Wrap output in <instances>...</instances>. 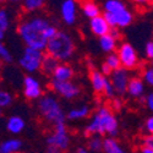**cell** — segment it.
Returning a JSON list of instances; mask_svg holds the SVG:
<instances>
[{"label":"cell","mask_w":153,"mask_h":153,"mask_svg":"<svg viewBox=\"0 0 153 153\" xmlns=\"http://www.w3.org/2000/svg\"><path fill=\"white\" fill-rule=\"evenodd\" d=\"M58 32V28L43 16L31 15L17 25V34L26 48L44 52L48 41Z\"/></svg>","instance_id":"obj_1"},{"label":"cell","mask_w":153,"mask_h":153,"mask_svg":"<svg viewBox=\"0 0 153 153\" xmlns=\"http://www.w3.org/2000/svg\"><path fill=\"white\" fill-rule=\"evenodd\" d=\"M118 132H119L118 119L108 104L100 105L96 110L91 121L85 126V130H83V134L87 137L108 135L107 137L115 138Z\"/></svg>","instance_id":"obj_2"},{"label":"cell","mask_w":153,"mask_h":153,"mask_svg":"<svg viewBox=\"0 0 153 153\" xmlns=\"http://www.w3.org/2000/svg\"><path fill=\"white\" fill-rule=\"evenodd\" d=\"M110 28L123 30L129 27L134 22L135 16L127 5L120 0H107L103 4V14Z\"/></svg>","instance_id":"obj_3"},{"label":"cell","mask_w":153,"mask_h":153,"mask_svg":"<svg viewBox=\"0 0 153 153\" xmlns=\"http://www.w3.org/2000/svg\"><path fill=\"white\" fill-rule=\"evenodd\" d=\"M76 50L72 37L65 31H59L48 41L44 52L45 54L53 56L59 62H66L74 56Z\"/></svg>","instance_id":"obj_4"},{"label":"cell","mask_w":153,"mask_h":153,"mask_svg":"<svg viewBox=\"0 0 153 153\" xmlns=\"http://www.w3.org/2000/svg\"><path fill=\"white\" fill-rule=\"evenodd\" d=\"M38 111L41 118L47 124H62L65 123V113L58 98L53 94H43L38 99Z\"/></svg>","instance_id":"obj_5"},{"label":"cell","mask_w":153,"mask_h":153,"mask_svg":"<svg viewBox=\"0 0 153 153\" xmlns=\"http://www.w3.org/2000/svg\"><path fill=\"white\" fill-rule=\"evenodd\" d=\"M115 53L120 60V65L123 69L127 71H132L138 69L140 65V58L137 55V52L135 47L130 44L129 42H121L118 44V48L115 50Z\"/></svg>","instance_id":"obj_6"},{"label":"cell","mask_w":153,"mask_h":153,"mask_svg":"<svg viewBox=\"0 0 153 153\" xmlns=\"http://www.w3.org/2000/svg\"><path fill=\"white\" fill-rule=\"evenodd\" d=\"M47 143L49 148L56 149L59 152H65L70 147V134L65 123L54 125L53 131L47 137Z\"/></svg>","instance_id":"obj_7"},{"label":"cell","mask_w":153,"mask_h":153,"mask_svg":"<svg viewBox=\"0 0 153 153\" xmlns=\"http://www.w3.org/2000/svg\"><path fill=\"white\" fill-rule=\"evenodd\" d=\"M43 55H44V52H41V50H36L32 48H25L22 55L19 59V65L28 75L38 72L41 69V62H42Z\"/></svg>","instance_id":"obj_8"},{"label":"cell","mask_w":153,"mask_h":153,"mask_svg":"<svg viewBox=\"0 0 153 153\" xmlns=\"http://www.w3.org/2000/svg\"><path fill=\"white\" fill-rule=\"evenodd\" d=\"M49 88L55 94L65 98V99H74L76 97H79L81 93V87L77 83H75L74 81L59 82L55 80H50Z\"/></svg>","instance_id":"obj_9"},{"label":"cell","mask_w":153,"mask_h":153,"mask_svg":"<svg viewBox=\"0 0 153 153\" xmlns=\"http://www.w3.org/2000/svg\"><path fill=\"white\" fill-rule=\"evenodd\" d=\"M108 79L114 88L115 96L123 98V96L126 94V88H127V83H129L131 79V72L120 68L115 71H113Z\"/></svg>","instance_id":"obj_10"},{"label":"cell","mask_w":153,"mask_h":153,"mask_svg":"<svg viewBox=\"0 0 153 153\" xmlns=\"http://www.w3.org/2000/svg\"><path fill=\"white\" fill-rule=\"evenodd\" d=\"M23 96L28 100H38L43 96V87L34 76L27 75L23 79Z\"/></svg>","instance_id":"obj_11"},{"label":"cell","mask_w":153,"mask_h":153,"mask_svg":"<svg viewBox=\"0 0 153 153\" xmlns=\"http://www.w3.org/2000/svg\"><path fill=\"white\" fill-rule=\"evenodd\" d=\"M60 15L66 25H74L77 19V4L74 0H64L60 5Z\"/></svg>","instance_id":"obj_12"},{"label":"cell","mask_w":153,"mask_h":153,"mask_svg":"<svg viewBox=\"0 0 153 153\" xmlns=\"http://www.w3.org/2000/svg\"><path fill=\"white\" fill-rule=\"evenodd\" d=\"M74 76H75V71L71 65H69L68 62H59V65L56 66L55 71L52 75V80L59 82H68V81H72Z\"/></svg>","instance_id":"obj_13"},{"label":"cell","mask_w":153,"mask_h":153,"mask_svg":"<svg viewBox=\"0 0 153 153\" xmlns=\"http://www.w3.org/2000/svg\"><path fill=\"white\" fill-rule=\"evenodd\" d=\"M126 94H129L131 98H141L145 96V83L140 76H131V79L127 83Z\"/></svg>","instance_id":"obj_14"},{"label":"cell","mask_w":153,"mask_h":153,"mask_svg":"<svg viewBox=\"0 0 153 153\" xmlns=\"http://www.w3.org/2000/svg\"><path fill=\"white\" fill-rule=\"evenodd\" d=\"M90 30L98 38L103 37V36H105V34H108L110 32L109 25L107 23V21L104 20V17L102 15L90 20Z\"/></svg>","instance_id":"obj_15"},{"label":"cell","mask_w":153,"mask_h":153,"mask_svg":"<svg viewBox=\"0 0 153 153\" xmlns=\"http://www.w3.org/2000/svg\"><path fill=\"white\" fill-rule=\"evenodd\" d=\"M105 80H107V77H104V76L98 71V69L91 68V70H90V81H91L92 90L96 93L102 94V92H103L104 83H105Z\"/></svg>","instance_id":"obj_16"},{"label":"cell","mask_w":153,"mask_h":153,"mask_svg":"<svg viewBox=\"0 0 153 153\" xmlns=\"http://www.w3.org/2000/svg\"><path fill=\"white\" fill-rule=\"evenodd\" d=\"M25 123L23 118L20 115H12L6 120V130L12 135H19L25 130Z\"/></svg>","instance_id":"obj_17"},{"label":"cell","mask_w":153,"mask_h":153,"mask_svg":"<svg viewBox=\"0 0 153 153\" xmlns=\"http://www.w3.org/2000/svg\"><path fill=\"white\" fill-rule=\"evenodd\" d=\"M58 65H59V61L56 59H54L53 56H50V55H48V54L44 53L43 59H42V62H41L39 71L43 75H45V76H52Z\"/></svg>","instance_id":"obj_18"},{"label":"cell","mask_w":153,"mask_h":153,"mask_svg":"<svg viewBox=\"0 0 153 153\" xmlns=\"http://www.w3.org/2000/svg\"><path fill=\"white\" fill-rule=\"evenodd\" d=\"M22 142L19 138H7L0 142V153H20Z\"/></svg>","instance_id":"obj_19"},{"label":"cell","mask_w":153,"mask_h":153,"mask_svg":"<svg viewBox=\"0 0 153 153\" xmlns=\"http://www.w3.org/2000/svg\"><path fill=\"white\" fill-rule=\"evenodd\" d=\"M80 6H81V10L83 12V15L87 19H90V20L102 15L100 6L97 3H94V1H83V3H81Z\"/></svg>","instance_id":"obj_20"},{"label":"cell","mask_w":153,"mask_h":153,"mask_svg":"<svg viewBox=\"0 0 153 153\" xmlns=\"http://www.w3.org/2000/svg\"><path fill=\"white\" fill-rule=\"evenodd\" d=\"M99 47L103 50L104 53L110 54V53H115V50L118 48V41L114 38L111 34H105L103 37L99 38Z\"/></svg>","instance_id":"obj_21"},{"label":"cell","mask_w":153,"mask_h":153,"mask_svg":"<svg viewBox=\"0 0 153 153\" xmlns=\"http://www.w3.org/2000/svg\"><path fill=\"white\" fill-rule=\"evenodd\" d=\"M104 153H127L118 142V140L114 137H105L103 138V148Z\"/></svg>","instance_id":"obj_22"},{"label":"cell","mask_w":153,"mask_h":153,"mask_svg":"<svg viewBox=\"0 0 153 153\" xmlns=\"http://www.w3.org/2000/svg\"><path fill=\"white\" fill-rule=\"evenodd\" d=\"M90 114H91L90 107L88 105H81V107L72 108L71 110H69V113L65 117L69 120H81V119H86Z\"/></svg>","instance_id":"obj_23"},{"label":"cell","mask_w":153,"mask_h":153,"mask_svg":"<svg viewBox=\"0 0 153 153\" xmlns=\"http://www.w3.org/2000/svg\"><path fill=\"white\" fill-rule=\"evenodd\" d=\"M44 5L45 1H43V0H25L22 3V9L27 14H34V12L42 10Z\"/></svg>","instance_id":"obj_24"},{"label":"cell","mask_w":153,"mask_h":153,"mask_svg":"<svg viewBox=\"0 0 153 153\" xmlns=\"http://www.w3.org/2000/svg\"><path fill=\"white\" fill-rule=\"evenodd\" d=\"M103 148V137L102 136H91L87 141V151L91 153H98Z\"/></svg>","instance_id":"obj_25"},{"label":"cell","mask_w":153,"mask_h":153,"mask_svg":"<svg viewBox=\"0 0 153 153\" xmlns=\"http://www.w3.org/2000/svg\"><path fill=\"white\" fill-rule=\"evenodd\" d=\"M104 64L111 70V71H115L118 69L121 68L120 65V60L117 55V53H110V54H107L105 56V60H104Z\"/></svg>","instance_id":"obj_26"},{"label":"cell","mask_w":153,"mask_h":153,"mask_svg":"<svg viewBox=\"0 0 153 153\" xmlns=\"http://www.w3.org/2000/svg\"><path fill=\"white\" fill-rule=\"evenodd\" d=\"M12 102H14V96L10 92L5 91V90H0V109H5L9 108Z\"/></svg>","instance_id":"obj_27"},{"label":"cell","mask_w":153,"mask_h":153,"mask_svg":"<svg viewBox=\"0 0 153 153\" xmlns=\"http://www.w3.org/2000/svg\"><path fill=\"white\" fill-rule=\"evenodd\" d=\"M141 80L143 81V83L152 86L153 85V69L151 65H147L143 68L142 72H141Z\"/></svg>","instance_id":"obj_28"},{"label":"cell","mask_w":153,"mask_h":153,"mask_svg":"<svg viewBox=\"0 0 153 153\" xmlns=\"http://www.w3.org/2000/svg\"><path fill=\"white\" fill-rule=\"evenodd\" d=\"M0 59H1L3 62H12L14 58H12V54L10 53V50L6 48V45L3 43V41H0Z\"/></svg>","instance_id":"obj_29"},{"label":"cell","mask_w":153,"mask_h":153,"mask_svg":"<svg viewBox=\"0 0 153 153\" xmlns=\"http://www.w3.org/2000/svg\"><path fill=\"white\" fill-rule=\"evenodd\" d=\"M10 27V15L6 9H0V28L6 31Z\"/></svg>","instance_id":"obj_30"},{"label":"cell","mask_w":153,"mask_h":153,"mask_svg":"<svg viewBox=\"0 0 153 153\" xmlns=\"http://www.w3.org/2000/svg\"><path fill=\"white\" fill-rule=\"evenodd\" d=\"M102 94H103L105 98L108 99H111L115 97V92H114V88L109 81V79L105 80V83H104V87H103V92H102Z\"/></svg>","instance_id":"obj_31"},{"label":"cell","mask_w":153,"mask_h":153,"mask_svg":"<svg viewBox=\"0 0 153 153\" xmlns=\"http://www.w3.org/2000/svg\"><path fill=\"white\" fill-rule=\"evenodd\" d=\"M108 105H109V108H110L113 111H119V110H121V108H123V98L115 96L114 98L110 99V104H108Z\"/></svg>","instance_id":"obj_32"},{"label":"cell","mask_w":153,"mask_h":153,"mask_svg":"<svg viewBox=\"0 0 153 153\" xmlns=\"http://www.w3.org/2000/svg\"><path fill=\"white\" fill-rule=\"evenodd\" d=\"M141 147H147V148H153V136L152 135H143L141 138Z\"/></svg>","instance_id":"obj_33"},{"label":"cell","mask_w":153,"mask_h":153,"mask_svg":"<svg viewBox=\"0 0 153 153\" xmlns=\"http://www.w3.org/2000/svg\"><path fill=\"white\" fill-rule=\"evenodd\" d=\"M145 54H146V58L147 59H152L153 58V42L152 41H148L145 45Z\"/></svg>","instance_id":"obj_34"},{"label":"cell","mask_w":153,"mask_h":153,"mask_svg":"<svg viewBox=\"0 0 153 153\" xmlns=\"http://www.w3.org/2000/svg\"><path fill=\"white\" fill-rule=\"evenodd\" d=\"M142 100H143L145 105H146L149 110L153 109V94H152V93H148V94L143 96V97H142Z\"/></svg>","instance_id":"obj_35"},{"label":"cell","mask_w":153,"mask_h":153,"mask_svg":"<svg viewBox=\"0 0 153 153\" xmlns=\"http://www.w3.org/2000/svg\"><path fill=\"white\" fill-rule=\"evenodd\" d=\"M145 130L148 132V135H152L153 132V118L152 117H148L145 120Z\"/></svg>","instance_id":"obj_36"},{"label":"cell","mask_w":153,"mask_h":153,"mask_svg":"<svg viewBox=\"0 0 153 153\" xmlns=\"http://www.w3.org/2000/svg\"><path fill=\"white\" fill-rule=\"evenodd\" d=\"M98 71H99L102 75H103L104 77H107V79L109 77V76L111 75V72H113V71H111V70H110V69H109V68L105 65L104 62H103V64H102V65H100V68H99V70H98Z\"/></svg>","instance_id":"obj_37"},{"label":"cell","mask_w":153,"mask_h":153,"mask_svg":"<svg viewBox=\"0 0 153 153\" xmlns=\"http://www.w3.org/2000/svg\"><path fill=\"white\" fill-rule=\"evenodd\" d=\"M109 34H111L115 39L119 42L120 39H121V33H120V30H117V28H110V32H109Z\"/></svg>","instance_id":"obj_38"},{"label":"cell","mask_w":153,"mask_h":153,"mask_svg":"<svg viewBox=\"0 0 153 153\" xmlns=\"http://www.w3.org/2000/svg\"><path fill=\"white\" fill-rule=\"evenodd\" d=\"M140 153H153V148H147V147H141Z\"/></svg>","instance_id":"obj_39"},{"label":"cell","mask_w":153,"mask_h":153,"mask_svg":"<svg viewBox=\"0 0 153 153\" xmlns=\"http://www.w3.org/2000/svg\"><path fill=\"white\" fill-rule=\"evenodd\" d=\"M76 153H91V152H88L85 147H80V148H77V151H76Z\"/></svg>","instance_id":"obj_40"},{"label":"cell","mask_w":153,"mask_h":153,"mask_svg":"<svg viewBox=\"0 0 153 153\" xmlns=\"http://www.w3.org/2000/svg\"><path fill=\"white\" fill-rule=\"evenodd\" d=\"M4 36H5V31H3L1 28H0V41H3Z\"/></svg>","instance_id":"obj_41"},{"label":"cell","mask_w":153,"mask_h":153,"mask_svg":"<svg viewBox=\"0 0 153 153\" xmlns=\"http://www.w3.org/2000/svg\"><path fill=\"white\" fill-rule=\"evenodd\" d=\"M48 153H61V152H59L56 149H53V148H48Z\"/></svg>","instance_id":"obj_42"},{"label":"cell","mask_w":153,"mask_h":153,"mask_svg":"<svg viewBox=\"0 0 153 153\" xmlns=\"http://www.w3.org/2000/svg\"><path fill=\"white\" fill-rule=\"evenodd\" d=\"M3 68H4V62L1 61V59H0V74H1V71H3Z\"/></svg>","instance_id":"obj_43"},{"label":"cell","mask_w":153,"mask_h":153,"mask_svg":"<svg viewBox=\"0 0 153 153\" xmlns=\"http://www.w3.org/2000/svg\"><path fill=\"white\" fill-rule=\"evenodd\" d=\"M1 115H3V110H1V109H0V117H1Z\"/></svg>","instance_id":"obj_44"},{"label":"cell","mask_w":153,"mask_h":153,"mask_svg":"<svg viewBox=\"0 0 153 153\" xmlns=\"http://www.w3.org/2000/svg\"><path fill=\"white\" fill-rule=\"evenodd\" d=\"M20 153H26V152H20Z\"/></svg>","instance_id":"obj_45"}]
</instances>
